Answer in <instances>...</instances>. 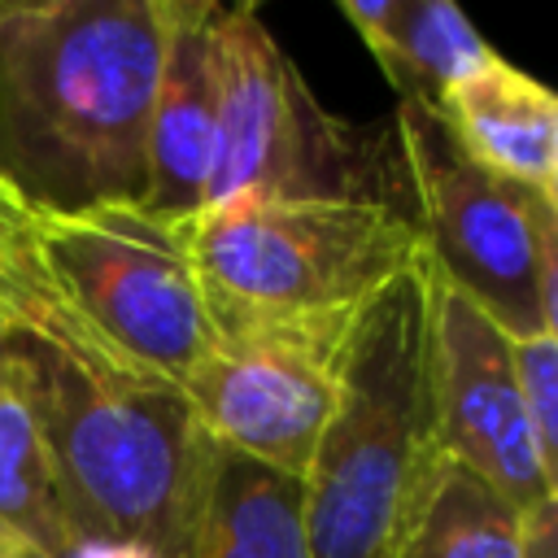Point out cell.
<instances>
[{"instance_id": "7a4b0ae2", "label": "cell", "mask_w": 558, "mask_h": 558, "mask_svg": "<svg viewBox=\"0 0 558 558\" xmlns=\"http://www.w3.org/2000/svg\"><path fill=\"white\" fill-rule=\"evenodd\" d=\"M78 545L196 558L222 449L170 384L100 379L13 340Z\"/></svg>"}, {"instance_id": "6da1fadb", "label": "cell", "mask_w": 558, "mask_h": 558, "mask_svg": "<svg viewBox=\"0 0 558 558\" xmlns=\"http://www.w3.org/2000/svg\"><path fill=\"white\" fill-rule=\"evenodd\" d=\"M170 0H0V183L74 214L144 196Z\"/></svg>"}, {"instance_id": "3957f363", "label": "cell", "mask_w": 558, "mask_h": 558, "mask_svg": "<svg viewBox=\"0 0 558 558\" xmlns=\"http://www.w3.org/2000/svg\"><path fill=\"white\" fill-rule=\"evenodd\" d=\"M440 462L418 257L353 314L336 401L301 475L310 558H388Z\"/></svg>"}, {"instance_id": "e0dca14e", "label": "cell", "mask_w": 558, "mask_h": 558, "mask_svg": "<svg viewBox=\"0 0 558 558\" xmlns=\"http://www.w3.org/2000/svg\"><path fill=\"white\" fill-rule=\"evenodd\" d=\"M510 357H514V384H519V401H523L532 440H536L545 466L554 471V458H558V336L541 331V336L510 340Z\"/></svg>"}, {"instance_id": "5b68a950", "label": "cell", "mask_w": 558, "mask_h": 558, "mask_svg": "<svg viewBox=\"0 0 558 558\" xmlns=\"http://www.w3.org/2000/svg\"><path fill=\"white\" fill-rule=\"evenodd\" d=\"M187 244L214 327L353 318L423 257L414 218L366 201H235L201 209Z\"/></svg>"}, {"instance_id": "8992f818", "label": "cell", "mask_w": 558, "mask_h": 558, "mask_svg": "<svg viewBox=\"0 0 558 558\" xmlns=\"http://www.w3.org/2000/svg\"><path fill=\"white\" fill-rule=\"evenodd\" d=\"M392 131L427 270L510 340L558 336V201L475 166L427 105L401 100Z\"/></svg>"}, {"instance_id": "ba28073f", "label": "cell", "mask_w": 558, "mask_h": 558, "mask_svg": "<svg viewBox=\"0 0 558 558\" xmlns=\"http://www.w3.org/2000/svg\"><path fill=\"white\" fill-rule=\"evenodd\" d=\"M353 318L222 323L183 401L222 453L301 480L327 427Z\"/></svg>"}, {"instance_id": "ac0fdd59", "label": "cell", "mask_w": 558, "mask_h": 558, "mask_svg": "<svg viewBox=\"0 0 558 558\" xmlns=\"http://www.w3.org/2000/svg\"><path fill=\"white\" fill-rule=\"evenodd\" d=\"M523 558H558V501L527 510V554Z\"/></svg>"}, {"instance_id": "ffe728a7", "label": "cell", "mask_w": 558, "mask_h": 558, "mask_svg": "<svg viewBox=\"0 0 558 558\" xmlns=\"http://www.w3.org/2000/svg\"><path fill=\"white\" fill-rule=\"evenodd\" d=\"M0 558H48V554H39L35 545H26V541L0 532Z\"/></svg>"}, {"instance_id": "30bf717a", "label": "cell", "mask_w": 558, "mask_h": 558, "mask_svg": "<svg viewBox=\"0 0 558 558\" xmlns=\"http://www.w3.org/2000/svg\"><path fill=\"white\" fill-rule=\"evenodd\" d=\"M209 0H170L166 48L148 105L144 196L140 205L166 222H192L205 209L218 153V61Z\"/></svg>"}, {"instance_id": "52a82bcc", "label": "cell", "mask_w": 558, "mask_h": 558, "mask_svg": "<svg viewBox=\"0 0 558 558\" xmlns=\"http://www.w3.org/2000/svg\"><path fill=\"white\" fill-rule=\"evenodd\" d=\"M35 235L78 314L135 371L183 388L218 336L187 222H166L140 201H105L74 214L35 209Z\"/></svg>"}, {"instance_id": "7c38bea8", "label": "cell", "mask_w": 558, "mask_h": 558, "mask_svg": "<svg viewBox=\"0 0 558 558\" xmlns=\"http://www.w3.org/2000/svg\"><path fill=\"white\" fill-rule=\"evenodd\" d=\"M0 331L9 340H26L39 349L61 353L65 362L100 375V379H131L157 384L135 371L70 301L61 279L52 275L39 235L35 209L0 183Z\"/></svg>"}, {"instance_id": "277c9868", "label": "cell", "mask_w": 558, "mask_h": 558, "mask_svg": "<svg viewBox=\"0 0 558 558\" xmlns=\"http://www.w3.org/2000/svg\"><path fill=\"white\" fill-rule=\"evenodd\" d=\"M218 153L205 209L235 201H366L392 205L410 192L397 131L353 126L327 113L296 61L266 31L257 9L218 4Z\"/></svg>"}, {"instance_id": "2e32d148", "label": "cell", "mask_w": 558, "mask_h": 558, "mask_svg": "<svg viewBox=\"0 0 558 558\" xmlns=\"http://www.w3.org/2000/svg\"><path fill=\"white\" fill-rule=\"evenodd\" d=\"M196 558H310L301 480L222 453Z\"/></svg>"}, {"instance_id": "9c48e42d", "label": "cell", "mask_w": 558, "mask_h": 558, "mask_svg": "<svg viewBox=\"0 0 558 558\" xmlns=\"http://www.w3.org/2000/svg\"><path fill=\"white\" fill-rule=\"evenodd\" d=\"M427 296V401L436 445L449 462L466 466L519 510H536L554 497V471L545 466L514 384L510 336L488 323L466 296L440 283L423 262Z\"/></svg>"}, {"instance_id": "8fae6325", "label": "cell", "mask_w": 558, "mask_h": 558, "mask_svg": "<svg viewBox=\"0 0 558 558\" xmlns=\"http://www.w3.org/2000/svg\"><path fill=\"white\" fill-rule=\"evenodd\" d=\"M440 122L488 174L558 201V100L545 83L493 57L440 100Z\"/></svg>"}, {"instance_id": "4fadbf2b", "label": "cell", "mask_w": 558, "mask_h": 558, "mask_svg": "<svg viewBox=\"0 0 558 558\" xmlns=\"http://www.w3.org/2000/svg\"><path fill=\"white\" fill-rule=\"evenodd\" d=\"M340 13L375 52L397 96L427 109H440L458 83L497 57L449 0H340Z\"/></svg>"}, {"instance_id": "d6986e66", "label": "cell", "mask_w": 558, "mask_h": 558, "mask_svg": "<svg viewBox=\"0 0 558 558\" xmlns=\"http://www.w3.org/2000/svg\"><path fill=\"white\" fill-rule=\"evenodd\" d=\"M74 558H148V554H140L131 545H78Z\"/></svg>"}, {"instance_id": "9a60e30c", "label": "cell", "mask_w": 558, "mask_h": 558, "mask_svg": "<svg viewBox=\"0 0 558 558\" xmlns=\"http://www.w3.org/2000/svg\"><path fill=\"white\" fill-rule=\"evenodd\" d=\"M527 510L458 462H440L388 558H523Z\"/></svg>"}, {"instance_id": "44dd1931", "label": "cell", "mask_w": 558, "mask_h": 558, "mask_svg": "<svg viewBox=\"0 0 558 558\" xmlns=\"http://www.w3.org/2000/svg\"><path fill=\"white\" fill-rule=\"evenodd\" d=\"M9 353H13V340L0 331V375H4V366H9Z\"/></svg>"}, {"instance_id": "5bb4252c", "label": "cell", "mask_w": 558, "mask_h": 558, "mask_svg": "<svg viewBox=\"0 0 558 558\" xmlns=\"http://www.w3.org/2000/svg\"><path fill=\"white\" fill-rule=\"evenodd\" d=\"M0 532L35 545L48 558H74L78 549L17 344L0 375Z\"/></svg>"}]
</instances>
